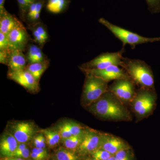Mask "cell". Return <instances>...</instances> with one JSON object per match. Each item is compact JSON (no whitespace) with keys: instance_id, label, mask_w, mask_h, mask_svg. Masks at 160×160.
Segmentation results:
<instances>
[{"instance_id":"obj_1","label":"cell","mask_w":160,"mask_h":160,"mask_svg":"<svg viewBox=\"0 0 160 160\" xmlns=\"http://www.w3.org/2000/svg\"><path fill=\"white\" fill-rule=\"evenodd\" d=\"M114 94L108 91L88 106V109L92 114L104 119L130 121V112Z\"/></svg>"},{"instance_id":"obj_2","label":"cell","mask_w":160,"mask_h":160,"mask_svg":"<svg viewBox=\"0 0 160 160\" xmlns=\"http://www.w3.org/2000/svg\"><path fill=\"white\" fill-rule=\"evenodd\" d=\"M120 66L130 79L142 89H154V78L150 66L144 61L122 57Z\"/></svg>"},{"instance_id":"obj_3","label":"cell","mask_w":160,"mask_h":160,"mask_svg":"<svg viewBox=\"0 0 160 160\" xmlns=\"http://www.w3.org/2000/svg\"><path fill=\"white\" fill-rule=\"evenodd\" d=\"M86 73L82 94V102L85 107H88L97 101L108 90V82L89 73Z\"/></svg>"},{"instance_id":"obj_4","label":"cell","mask_w":160,"mask_h":160,"mask_svg":"<svg viewBox=\"0 0 160 160\" xmlns=\"http://www.w3.org/2000/svg\"><path fill=\"white\" fill-rule=\"evenodd\" d=\"M98 22L106 27L116 38L120 40L122 42L124 47L126 44H128L131 46L132 49H134L136 46L140 44L160 42V37H144L137 33L116 26L103 18L99 19Z\"/></svg>"},{"instance_id":"obj_5","label":"cell","mask_w":160,"mask_h":160,"mask_svg":"<svg viewBox=\"0 0 160 160\" xmlns=\"http://www.w3.org/2000/svg\"><path fill=\"white\" fill-rule=\"evenodd\" d=\"M156 97L152 90L142 89L131 102L132 106L137 117L142 119L152 112L155 105Z\"/></svg>"},{"instance_id":"obj_6","label":"cell","mask_w":160,"mask_h":160,"mask_svg":"<svg viewBox=\"0 0 160 160\" xmlns=\"http://www.w3.org/2000/svg\"><path fill=\"white\" fill-rule=\"evenodd\" d=\"M8 131L19 143H26L37 134L38 128L34 122L29 121H14L8 125Z\"/></svg>"},{"instance_id":"obj_7","label":"cell","mask_w":160,"mask_h":160,"mask_svg":"<svg viewBox=\"0 0 160 160\" xmlns=\"http://www.w3.org/2000/svg\"><path fill=\"white\" fill-rule=\"evenodd\" d=\"M124 51L123 46L122 49L117 52L102 53L88 62L83 64L80 69H102L111 66H120Z\"/></svg>"},{"instance_id":"obj_8","label":"cell","mask_w":160,"mask_h":160,"mask_svg":"<svg viewBox=\"0 0 160 160\" xmlns=\"http://www.w3.org/2000/svg\"><path fill=\"white\" fill-rule=\"evenodd\" d=\"M108 90L122 102H131L136 94L134 83L130 78L115 80Z\"/></svg>"},{"instance_id":"obj_9","label":"cell","mask_w":160,"mask_h":160,"mask_svg":"<svg viewBox=\"0 0 160 160\" xmlns=\"http://www.w3.org/2000/svg\"><path fill=\"white\" fill-rule=\"evenodd\" d=\"M102 134L94 129H86L82 143L78 148L80 154H91L99 148Z\"/></svg>"},{"instance_id":"obj_10","label":"cell","mask_w":160,"mask_h":160,"mask_svg":"<svg viewBox=\"0 0 160 160\" xmlns=\"http://www.w3.org/2000/svg\"><path fill=\"white\" fill-rule=\"evenodd\" d=\"M7 76L30 92H37L39 89L38 82L26 69L16 71L9 70Z\"/></svg>"},{"instance_id":"obj_11","label":"cell","mask_w":160,"mask_h":160,"mask_svg":"<svg viewBox=\"0 0 160 160\" xmlns=\"http://www.w3.org/2000/svg\"><path fill=\"white\" fill-rule=\"evenodd\" d=\"M9 40V49L24 51L27 48L30 40L29 33L24 25L12 29L7 35Z\"/></svg>"},{"instance_id":"obj_12","label":"cell","mask_w":160,"mask_h":160,"mask_svg":"<svg viewBox=\"0 0 160 160\" xmlns=\"http://www.w3.org/2000/svg\"><path fill=\"white\" fill-rule=\"evenodd\" d=\"M85 73L90 74L101 78L106 82L112 80L130 78L124 69L119 68L118 66H111L102 69H81Z\"/></svg>"},{"instance_id":"obj_13","label":"cell","mask_w":160,"mask_h":160,"mask_svg":"<svg viewBox=\"0 0 160 160\" xmlns=\"http://www.w3.org/2000/svg\"><path fill=\"white\" fill-rule=\"evenodd\" d=\"M128 148L123 140L112 135L102 133L99 148L108 152L112 155L122 149Z\"/></svg>"},{"instance_id":"obj_14","label":"cell","mask_w":160,"mask_h":160,"mask_svg":"<svg viewBox=\"0 0 160 160\" xmlns=\"http://www.w3.org/2000/svg\"><path fill=\"white\" fill-rule=\"evenodd\" d=\"M19 143L12 134L8 131L1 136L0 152L4 157L12 158Z\"/></svg>"},{"instance_id":"obj_15","label":"cell","mask_w":160,"mask_h":160,"mask_svg":"<svg viewBox=\"0 0 160 160\" xmlns=\"http://www.w3.org/2000/svg\"><path fill=\"white\" fill-rule=\"evenodd\" d=\"M27 62L26 55L22 51L9 49L7 63L9 71H18L26 69Z\"/></svg>"},{"instance_id":"obj_16","label":"cell","mask_w":160,"mask_h":160,"mask_svg":"<svg viewBox=\"0 0 160 160\" xmlns=\"http://www.w3.org/2000/svg\"><path fill=\"white\" fill-rule=\"evenodd\" d=\"M28 28L31 30L33 41L41 48L49 40V37L45 25L41 22L28 25Z\"/></svg>"},{"instance_id":"obj_17","label":"cell","mask_w":160,"mask_h":160,"mask_svg":"<svg viewBox=\"0 0 160 160\" xmlns=\"http://www.w3.org/2000/svg\"><path fill=\"white\" fill-rule=\"evenodd\" d=\"M22 23L8 11L0 15V32L8 35L12 30L22 25Z\"/></svg>"},{"instance_id":"obj_18","label":"cell","mask_w":160,"mask_h":160,"mask_svg":"<svg viewBox=\"0 0 160 160\" xmlns=\"http://www.w3.org/2000/svg\"><path fill=\"white\" fill-rule=\"evenodd\" d=\"M45 2L46 0H36L30 5L26 13L25 20L28 25L40 22V14Z\"/></svg>"},{"instance_id":"obj_19","label":"cell","mask_w":160,"mask_h":160,"mask_svg":"<svg viewBox=\"0 0 160 160\" xmlns=\"http://www.w3.org/2000/svg\"><path fill=\"white\" fill-rule=\"evenodd\" d=\"M27 46L26 56L28 64L43 62L47 59L43 53L42 48L38 45L31 43Z\"/></svg>"},{"instance_id":"obj_20","label":"cell","mask_w":160,"mask_h":160,"mask_svg":"<svg viewBox=\"0 0 160 160\" xmlns=\"http://www.w3.org/2000/svg\"><path fill=\"white\" fill-rule=\"evenodd\" d=\"M49 61L48 59L42 62L30 63L26 66V69L30 72L38 82L43 73L49 67Z\"/></svg>"},{"instance_id":"obj_21","label":"cell","mask_w":160,"mask_h":160,"mask_svg":"<svg viewBox=\"0 0 160 160\" xmlns=\"http://www.w3.org/2000/svg\"><path fill=\"white\" fill-rule=\"evenodd\" d=\"M70 2V0H47L46 9L52 13L59 14L67 9Z\"/></svg>"},{"instance_id":"obj_22","label":"cell","mask_w":160,"mask_h":160,"mask_svg":"<svg viewBox=\"0 0 160 160\" xmlns=\"http://www.w3.org/2000/svg\"><path fill=\"white\" fill-rule=\"evenodd\" d=\"M42 132L46 138V144L51 148L57 146L62 140L57 128L43 129Z\"/></svg>"},{"instance_id":"obj_23","label":"cell","mask_w":160,"mask_h":160,"mask_svg":"<svg viewBox=\"0 0 160 160\" xmlns=\"http://www.w3.org/2000/svg\"><path fill=\"white\" fill-rule=\"evenodd\" d=\"M83 136L84 134L80 136H72L63 140V144L65 148L72 151L78 149L82 141Z\"/></svg>"},{"instance_id":"obj_24","label":"cell","mask_w":160,"mask_h":160,"mask_svg":"<svg viewBox=\"0 0 160 160\" xmlns=\"http://www.w3.org/2000/svg\"><path fill=\"white\" fill-rule=\"evenodd\" d=\"M57 160H77L78 157L72 150L61 147L56 152Z\"/></svg>"},{"instance_id":"obj_25","label":"cell","mask_w":160,"mask_h":160,"mask_svg":"<svg viewBox=\"0 0 160 160\" xmlns=\"http://www.w3.org/2000/svg\"><path fill=\"white\" fill-rule=\"evenodd\" d=\"M66 122L72 136H80L84 134L86 129L81 125L74 121H66Z\"/></svg>"},{"instance_id":"obj_26","label":"cell","mask_w":160,"mask_h":160,"mask_svg":"<svg viewBox=\"0 0 160 160\" xmlns=\"http://www.w3.org/2000/svg\"><path fill=\"white\" fill-rule=\"evenodd\" d=\"M57 128L59 132L62 141H63V140L72 136L69 131V127H68L66 121L58 125Z\"/></svg>"},{"instance_id":"obj_27","label":"cell","mask_w":160,"mask_h":160,"mask_svg":"<svg viewBox=\"0 0 160 160\" xmlns=\"http://www.w3.org/2000/svg\"><path fill=\"white\" fill-rule=\"evenodd\" d=\"M33 143L35 147L41 149H46V139L42 132L37 134L33 138Z\"/></svg>"},{"instance_id":"obj_28","label":"cell","mask_w":160,"mask_h":160,"mask_svg":"<svg viewBox=\"0 0 160 160\" xmlns=\"http://www.w3.org/2000/svg\"><path fill=\"white\" fill-rule=\"evenodd\" d=\"M92 158L98 160H107L112 155L103 149H98L91 153Z\"/></svg>"},{"instance_id":"obj_29","label":"cell","mask_w":160,"mask_h":160,"mask_svg":"<svg viewBox=\"0 0 160 160\" xmlns=\"http://www.w3.org/2000/svg\"><path fill=\"white\" fill-rule=\"evenodd\" d=\"M148 10L152 14L160 12V0H146Z\"/></svg>"},{"instance_id":"obj_30","label":"cell","mask_w":160,"mask_h":160,"mask_svg":"<svg viewBox=\"0 0 160 160\" xmlns=\"http://www.w3.org/2000/svg\"><path fill=\"white\" fill-rule=\"evenodd\" d=\"M116 160H132L129 148L122 149L114 155Z\"/></svg>"},{"instance_id":"obj_31","label":"cell","mask_w":160,"mask_h":160,"mask_svg":"<svg viewBox=\"0 0 160 160\" xmlns=\"http://www.w3.org/2000/svg\"><path fill=\"white\" fill-rule=\"evenodd\" d=\"M9 49V40L7 35L0 32V50Z\"/></svg>"},{"instance_id":"obj_32","label":"cell","mask_w":160,"mask_h":160,"mask_svg":"<svg viewBox=\"0 0 160 160\" xmlns=\"http://www.w3.org/2000/svg\"><path fill=\"white\" fill-rule=\"evenodd\" d=\"M30 156V151L28 148H26L22 151L15 152L12 158H22L23 159H27Z\"/></svg>"},{"instance_id":"obj_33","label":"cell","mask_w":160,"mask_h":160,"mask_svg":"<svg viewBox=\"0 0 160 160\" xmlns=\"http://www.w3.org/2000/svg\"><path fill=\"white\" fill-rule=\"evenodd\" d=\"M9 49L0 50V63L7 65V60L9 57Z\"/></svg>"},{"instance_id":"obj_34","label":"cell","mask_w":160,"mask_h":160,"mask_svg":"<svg viewBox=\"0 0 160 160\" xmlns=\"http://www.w3.org/2000/svg\"><path fill=\"white\" fill-rule=\"evenodd\" d=\"M32 152H35L37 154L39 155L40 156L46 158L48 157V152L46 149H41V148H33L32 150Z\"/></svg>"},{"instance_id":"obj_35","label":"cell","mask_w":160,"mask_h":160,"mask_svg":"<svg viewBox=\"0 0 160 160\" xmlns=\"http://www.w3.org/2000/svg\"><path fill=\"white\" fill-rule=\"evenodd\" d=\"M30 157L32 160H44L46 159V158L43 157L42 156H40L32 152H31L30 153Z\"/></svg>"},{"instance_id":"obj_36","label":"cell","mask_w":160,"mask_h":160,"mask_svg":"<svg viewBox=\"0 0 160 160\" xmlns=\"http://www.w3.org/2000/svg\"><path fill=\"white\" fill-rule=\"evenodd\" d=\"M6 1V0H0V15L3 14L7 11L4 7Z\"/></svg>"},{"instance_id":"obj_37","label":"cell","mask_w":160,"mask_h":160,"mask_svg":"<svg viewBox=\"0 0 160 160\" xmlns=\"http://www.w3.org/2000/svg\"><path fill=\"white\" fill-rule=\"evenodd\" d=\"M26 148H27V145H26V143H19L15 152L22 151V150H24Z\"/></svg>"},{"instance_id":"obj_38","label":"cell","mask_w":160,"mask_h":160,"mask_svg":"<svg viewBox=\"0 0 160 160\" xmlns=\"http://www.w3.org/2000/svg\"><path fill=\"white\" fill-rule=\"evenodd\" d=\"M12 160H26L25 159L22 158H11Z\"/></svg>"},{"instance_id":"obj_39","label":"cell","mask_w":160,"mask_h":160,"mask_svg":"<svg viewBox=\"0 0 160 160\" xmlns=\"http://www.w3.org/2000/svg\"><path fill=\"white\" fill-rule=\"evenodd\" d=\"M107 160H116L115 158L114 155H112L111 157L109 158Z\"/></svg>"},{"instance_id":"obj_40","label":"cell","mask_w":160,"mask_h":160,"mask_svg":"<svg viewBox=\"0 0 160 160\" xmlns=\"http://www.w3.org/2000/svg\"><path fill=\"white\" fill-rule=\"evenodd\" d=\"M1 160H12L11 158L5 157L1 159Z\"/></svg>"},{"instance_id":"obj_41","label":"cell","mask_w":160,"mask_h":160,"mask_svg":"<svg viewBox=\"0 0 160 160\" xmlns=\"http://www.w3.org/2000/svg\"><path fill=\"white\" fill-rule=\"evenodd\" d=\"M86 160H98L96 159H95L93 158H89V159H86Z\"/></svg>"},{"instance_id":"obj_42","label":"cell","mask_w":160,"mask_h":160,"mask_svg":"<svg viewBox=\"0 0 160 160\" xmlns=\"http://www.w3.org/2000/svg\"></svg>"}]
</instances>
